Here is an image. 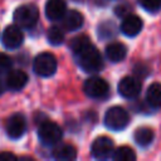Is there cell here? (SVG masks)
<instances>
[{
    "label": "cell",
    "mask_w": 161,
    "mask_h": 161,
    "mask_svg": "<svg viewBox=\"0 0 161 161\" xmlns=\"http://www.w3.org/2000/svg\"><path fill=\"white\" fill-rule=\"evenodd\" d=\"M75 57H77L79 67L87 73H96L103 68L102 55L98 52V49L93 47L92 44L88 45L82 52H79L78 54H75Z\"/></svg>",
    "instance_id": "6da1fadb"
},
{
    "label": "cell",
    "mask_w": 161,
    "mask_h": 161,
    "mask_svg": "<svg viewBox=\"0 0 161 161\" xmlns=\"http://www.w3.org/2000/svg\"><path fill=\"white\" fill-rule=\"evenodd\" d=\"M130 116L128 112L119 106H113L107 109L104 114V125L112 131H122L128 126Z\"/></svg>",
    "instance_id": "7a4b0ae2"
},
{
    "label": "cell",
    "mask_w": 161,
    "mask_h": 161,
    "mask_svg": "<svg viewBox=\"0 0 161 161\" xmlns=\"http://www.w3.org/2000/svg\"><path fill=\"white\" fill-rule=\"evenodd\" d=\"M39 19V11L34 5H21L14 11V21L18 26L31 29Z\"/></svg>",
    "instance_id": "3957f363"
},
{
    "label": "cell",
    "mask_w": 161,
    "mask_h": 161,
    "mask_svg": "<svg viewBox=\"0 0 161 161\" xmlns=\"http://www.w3.org/2000/svg\"><path fill=\"white\" fill-rule=\"evenodd\" d=\"M63 136V131L59 125L52 121H44L38 130V137L40 142L45 146L57 145Z\"/></svg>",
    "instance_id": "277c9868"
},
{
    "label": "cell",
    "mask_w": 161,
    "mask_h": 161,
    "mask_svg": "<svg viewBox=\"0 0 161 161\" xmlns=\"http://www.w3.org/2000/svg\"><path fill=\"white\" fill-rule=\"evenodd\" d=\"M33 69L40 77H50L57 70V59L48 52L40 53L33 62Z\"/></svg>",
    "instance_id": "5b68a950"
},
{
    "label": "cell",
    "mask_w": 161,
    "mask_h": 161,
    "mask_svg": "<svg viewBox=\"0 0 161 161\" xmlns=\"http://www.w3.org/2000/svg\"><path fill=\"white\" fill-rule=\"evenodd\" d=\"M84 93L91 98H104L109 92L108 83L101 77H91L83 84Z\"/></svg>",
    "instance_id": "8992f818"
},
{
    "label": "cell",
    "mask_w": 161,
    "mask_h": 161,
    "mask_svg": "<svg viewBox=\"0 0 161 161\" xmlns=\"http://www.w3.org/2000/svg\"><path fill=\"white\" fill-rule=\"evenodd\" d=\"M113 151H114L113 141L107 136L97 137L93 141L92 147H91V152H92L93 157L98 158V160H106V158L112 157Z\"/></svg>",
    "instance_id": "52a82bcc"
},
{
    "label": "cell",
    "mask_w": 161,
    "mask_h": 161,
    "mask_svg": "<svg viewBox=\"0 0 161 161\" xmlns=\"http://www.w3.org/2000/svg\"><path fill=\"white\" fill-rule=\"evenodd\" d=\"M24 34L21 31V28L18 25H9L5 28L1 35L3 45L6 49H16L23 44Z\"/></svg>",
    "instance_id": "ba28073f"
},
{
    "label": "cell",
    "mask_w": 161,
    "mask_h": 161,
    "mask_svg": "<svg viewBox=\"0 0 161 161\" xmlns=\"http://www.w3.org/2000/svg\"><path fill=\"white\" fill-rule=\"evenodd\" d=\"M142 84L137 77H125L118 83V93L126 99L136 98L141 92Z\"/></svg>",
    "instance_id": "9c48e42d"
},
{
    "label": "cell",
    "mask_w": 161,
    "mask_h": 161,
    "mask_svg": "<svg viewBox=\"0 0 161 161\" xmlns=\"http://www.w3.org/2000/svg\"><path fill=\"white\" fill-rule=\"evenodd\" d=\"M26 130V119L21 113H14L6 121V133L9 137L20 138Z\"/></svg>",
    "instance_id": "30bf717a"
},
{
    "label": "cell",
    "mask_w": 161,
    "mask_h": 161,
    "mask_svg": "<svg viewBox=\"0 0 161 161\" xmlns=\"http://www.w3.org/2000/svg\"><path fill=\"white\" fill-rule=\"evenodd\" d=\"M142 19L135 14H128L121 23V31L127 36H136L142 30Z\"/></svg>",
    "instance_id": "8fae6325"
},
{
    "label": "cell",
    "mask_w": 161,
    "mask_h": 161,
    "mask_svg": "<svg viewBox=\"0 0 161 161\" xmlns=\"http://www.w3.org/2000/svg\"><path fill=\"white\" fill-rule=\"evenodd\" d=\"M28 74L21 70V69H14V70H9L6 79H5V84L10 91H20L23 89L26 83H28Z\"/></svg>",
    "instance_id": "7c38bea8"
},
{
    "label": "cell",
    "mask_w": 161,
    "mask_h": 161,
    "mask_svg": "<svg viewBox=\"0 0 161 161\" xmlns=\"http://www.w3.org/2000/svg\"><path fill=\"white\" fill-rule=\"evenodd\" d=\"M84 21L83 15L78 10H67L65 14L62 18V25L63 29L67 31H75L82 28Z\"/></svg>",
    "instance_id": "4fadbf2b"
},
{
    "label": "cell",
    "mask_w": 161,
    "mask_h": 161,
    "mask_svg": "<svg viewBox=\"0 0 161 161\" xmlns=\"http://www.w3.org/2000/svg\"><path fill=\"white\" fill-rule=\"evenodd\" d=\"M67 11L64 0H48L45 4V15L49 20H60Z\"/></svg>",
    "instance_id": "5bb4252c"
},
{
    "label": "cell",
    "mask_w": 161,
    "mask_h": 161,
    "mask_svg": "<svg viewBox=\"0 0 161 161\" xmlns=\"http://www.w3.org/2000/svg\"><path fill=\"white\" fill-rule=\"evenodd\" d=\"M53 157L59 161H70L77 157V150L69 143H57L53 148Z\"/></svg>",
    "instance_id": "9a60e30c"
},
{
    "label": "cell",
    "mask_w": 161,
    "mask_h": 161,
    "mask_svg": "<svg viewBox=\"0 0 161 161\" xmlns=\"http://www.w3.org/2000/svg\"><path fill=\"white\" fill-rule=\"evenodd\" d=\"M127 54V48L119 42H113L106 47V57L112 63H118L125 59Z\"/></svg>",
    "instance_id": "2e32d148"
},
{
    "label": "cell",
    "mask_w": 161,
    "mask_h": 161,
    "mask_svg": "<svg viewBox=\"0 0 161 161\" xmlns=\"http://www.w3.org/2000/svg\"><path fill=\"white\" fill-rule=\"evenodd\" d=\"M146 102L151 108H161V83L156 82L148 86L146 91Z\"/></svg>",
    "instance_id": "e0dca14e"
},
{
    "label": "cell",
    "mask_w": 161,
    "mask_h": 161,
    "mask_svg": "<svg viewBox=\"0 0 161 161\" xmlns=\"http://www.w3.org/2000/svg\"><path fill=\"white\" fill-rule=\"evenodd\" d=\"M153 138H155V133H153V131H152L151 128H148V127H140V128H137V130L135 131V133H133V140H135V142H136L138 146H141V147H147V146H150V145L152 143Z\"/></svg>",
    "instance_id": "ac0fdd59"
},
{
    "label": "cell",
    "mask_w": 161,
    "mask_h": 161,
    "mask_svg": "<svg viewBox=\"0 0 161 161\" xmlns=\"http://www.w3.org/2000/svg\"><path fill=\"white\" fill-rule=\"evenodd\" d=\"M112 158L116 161H133L136 160V153L131 147L121 146L113 151Z\"/></svg>",
    "instance_id": "d6986e66"
},
{
    "label": "cell",
    "mask_w": 161,
    "mask_h": 161,
    "mask_svg": "<svg viewBox=\"0 0 161 161\" xmlns=\"http://www.w3.org/2000/svg\"><path fill=\"white\" fill-rule=\"evenodd\" d=\"M47 38L52 45H60L64 42V30L59 26H52L48 30Z\"/></svg>",
    "instance_id": "ffe728a7"
},
{
    "label": "cell",
    "mask_w": 161,
    "mask_h": 161,
    "mask_svg": "<svg viewBox=\"0 0 161 161\" xmlns=\"http://www.w3.org/2000/svg\"><path fill=\"white\" fill-rule=\"evenodd\" d=\"M88 45H91V42L88 39V36L86 35H79V36H75L73 38V40L70 42V49L72 52L75 54H78L79 52H82L83 49H86Z\"/></svg>",
    "instance_id": "44dd1931"
},
{
    "label": "cell",
    "mask_w": 161,
    "mask_h": 161,
    "mask_svg": "<svg viewBox=\"0 0 161 161\" xmlns=\"http://www.w3.org/2000/svg\"><path fill=\"white\" fill-rule=\"evenodd\" d=\"M116 34V25L111 21H104L98 26V35L102 39H108Z\"/></svg>",
    "instance_id": "7402d4cb"
},
{
    "label": "cell",
    "mask_w": 161,
    "mask_h": 161,
    "mask_svg": "<svg viewBox=\"0 0 161 161\" xmlns=\"http://www.w3.org/2000/svg\"><path fill=\"white\" fill-rule=\"evenodd\" d=\"M138 3L148 13H157L161 10V0H138Z\"/></svg>",
    "instance_id": "603a6c76"
},
{
    "label": "cell",
    "mask_w": 161,
    "mask_h": 161,
    "mask_svg": "<svg viewBox=\"0 0 161 161\" xmlns=\"http://www.w3.org/2000/svg\"><path fill=\"white\" fill-rule=\"evenodd\" d=\"M11 65H13L11 58L4 53H0V74L8 73L11 68Z\"/></svg>",
    "instance_id": "cb8c5ba5"
},
{
    "label": "cell",
    "mask_w": 161,
    "mask_h": 161,
    "mask_svg": "<svg viewBox=\"0 0 161 161\" xmlns=\"http://www.w3.org/2000/svg\"><path fill=\"white\" fill-rule=\"evenodd\" d=\"M130 11H131V6H130L128 4H121V5H118V6L114 8V14H116L117 16L125 18L126 15L131 14Z\"/></svg>",
    "instance_id": "d4e9b609"
},
{
    "label": "cell",
    "mask_w": 161,
    "mask_h": 161,
    "mask_svg": "<svg viewBox=\"0 0 161 161\" xmlns=\"http://www.w3.org/2000/svg\"><path fill=\"white\" fill-rule=\"evenodd\" d=\"M135 74L138 75V77H145V75H147V74H148L147 67L143 65V64H137V65L135 67Z\"/></svg>",
    "instance_id": "484cf974"
},
{
    "label": "cell",
    "mask_w": 161,
    "mask_h": 161,
    "mask_svg": "<svg viewBox=\"0 0 161 161\" xmlns=\"http://www.w3.org/2000/svg\"><path fill=\"white\" fill-rule=\"evenodd\" d=\"M16 158H18V157H16L14 153L8 152V151L0 153V161H15Z\"/></svg>",
    "instance_id": "4316f807"
},
{
    "label": "cell",
    "mask_w": 161,
    "mask_h": 161,
    "mask_svg": "<svg viewBox=\"0 0 161 161\" xmlns=\"http://www.w3.org/2000/svg\"><path fill=\"white\" fill-rule=\"evenodd\" d=\"M3 92H4V84H3V80L0 79V96L3 94Z\"/></svg>",
    "instance_id": "83f0119b"
}]
</instances>
